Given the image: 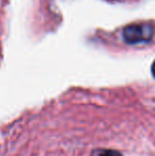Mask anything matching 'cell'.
<instances>
[{
	"instance_id": "obj_1",
	"label": "cell",
	"mask_w": 155,
	"mask_h": 156,
	"mask_svg": "<svg viewBox=\"0 0 155 156\" xmlns=\"http://www.w3.org/2000/svg\"><path fill=\"white\" fill-rule=\"evenodd\" d=\"M155 34V28L150 23L128 25L122 31L123 41L129 45L149 43Z\"/></svg>"
},
{
	"instance_id": "obj_2",
	"label": "cell",
	"mask_w": 155,
	"mask_h": 156,
	"mask_svg": "<svg viewBox=\"0 0 155 156\" xmlns=\"http://www.w3.org/2000/svg\"><path fill=\"white\" fill-rule=\"evenodd\" d=\"M90 156H123L119 151L111 149H96L90 153Z\"/></svg>"
},
{
	"instance_id": "obj_3",
	"label": "cell",
	"mask_w": 155,
	"mask_h": 156,
	"mask_svg": "<svg viewBox=\"0 0 155 156\" xmlns=\"http://www.w3.org/2000/svg\"><path fill=\"white\" fill-rule=\"evenodd\" d=\"M151 70H152V74H153V76H154V78H155V61H154L153 65H152V68H151Z\"/></svg>"
}]
</instances>
